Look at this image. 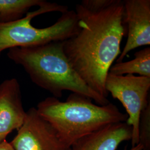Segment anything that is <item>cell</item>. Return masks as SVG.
I'll list each match as a JSON object with an SVG mask.
<instances>
[{"label": "cell", "instance_id": "1", "mask_svg": "<svg viewBox=\"0 0 150 150\" xmlns=\"http://www.w3.org/2000/svg\"><path fill=\"white\" fill-rule=\"evenodd\" d=\"M75 11L78 30L63 41L64 51L86 85L107 98L106 77L121 53V42L126 33L123 1L83 0Z\"/></svg>", "mask_w": 150, "mask_h": 150}, {"label": "cell", "instance_id": "2", "mask_svg": "<svg viewBox=\"0 0 150 150\" xmlns=\"http://www.w3.org/2000/svg\"><path fill=\"white\" fill-rule=\"evenodd\" d=\"M7 56L23 68L33 83L57 98L63 91H69L87 97L98 105L110 103L87 86L73 69L64 51L63 41L10 48Z\"/></svg>", "mask_w": 150, "mask_h": 150}, {"label": "cell", "instance_id": "3", "mask_svg": "<svg viewBox=\"0 0 150 150\" xmlns=\"http://www.w3.org/2000/svg\"><path fill=\"white\" fill-rule=\"evenodd\" d=\"M91 98L72 93L65 101L48 97L38 103V114L47 121L60 139L71 147L87 135L113 123L126 122L128 116L111 103L98 105Z\"/></svg>", "mask_w": 150, "mask_h": 150}, {"label": "cell", "instance_id": "4", "mask_svg": "<svg viewBox=\"0 0 150 150\" xmlns=\"http://www.w3.org/2000/svg\"><path fill=\"white\" fill-rule=\"evenodd\" d=\"M77 30L75 11L48 2L18 20L0 23V56L10 48L64 41Z\"/></svg>", "mask_w": 150, "mask_h": 150}, {"label": "cell", "instance_id": "5", "mask_svg": "<svg viewBox=\"0 0 150 150\" xmlns=\"http://www.w3.org/2000/svg\"><path fill=\"white\" fill-rule=\"evenodd\" d=\"M105 89L125 107L128 116L126 123L132 129V147L137 145L139 143L141 113L150 103L148 95L150 78L134 75L117 76L108 72L105 81Z\"/></svg>", "mask_w": 150, "mask_h": 150}, {"label": "cell", "instance_id": "6", "mask_svg": "<svg viewBox=\"0 0 150 150\" xmlns=\"http://www.w3.org/2000/svg\"><path fill=\"white\" fill-rule=\"evenodd\" d=\"M17 131L10 142L15 150H71L35 107L26 112L24 122Z\"/></svg>", "mask_w": 150, "mask_h": 150}, {"label": "cell", "instance_id": "7", "mask_svg": "<svg viewBox=\"0 0 150 150\" xmlns=\"http://www.w3.org/2000/svg\"><path fill=\"white\" fill-rule=\"evenodd\" d=\"M123 22L127 40L116 63L122 62L132 50L150 45V0L123 1Z\"/></svg>", "mask_w": 150, "mask_h": 150}, {"label": "cell", "instance_id": "8", "mask_svg": "<svg viewBox=\"0 0 150 150\" xmlns=\"http://www.w3.org/2000/svg\"><path fill=\"white\" fill-rule=\"evenodd\" d=\"M26 116L22 101L20 85L15 78L0 83V142L13 130H18Z\"/></svg>", "mask_w": 150, "mask_h": 150}, {"label": "cell", "instance_id": "9", "mask_svg": "<svg viewBox=\"0 0 150 150\" xmlns=\"http://www.w3.org/2000/svg\"><path fill=\"white\" fill-rule=\"evenodd\" d=\"M132 129L126 122L113 123L87 135L71 146V150H116L132 139Z\"/></svg>", "mask_w": 150, "mask_h": 150}, {"label": "cell", "instance_id": "10", "mask_svg": "<svg viewBox=\"0 0 150 150\" xmlns=\"http://www.w3.org/2000/svg\"><path fill=\"white\" fill-rule=\"evenodd\" d=\"M134 56V59L131 61L112 65L108 72L117 76L137 74L139 76L150 78V47L137 51Z\"/></svg>", "mask_w": 150, "mask_h": 150}, {"label": "cell", "instance_id": "11", "mask_svg": "<svg viewBox=\"0 0 150 150\" xmlns=\"http://www.w3.org/2000/svg\"><path fill=\"white\" fill-rule=\"evenodd\" d=\"M47 3L44 0H0V23L15 21L33 6L41 7Z\"/></svg>", "mask_w": 150, "mask_h": 150}, {"label": "cell", "instance_id": "12", "mask_svg": "<svg viewBox=\"0 0 150 150\" xmlns=\"http://www.w3.org/2000/svg\"><path fill=\"white\" fill-rule=\"evenodd\" d=\"M139 143L150 150V103L142 111L139 122Z\"/></svg>", "mask_w": 150, "mask_h": 150}, {"label": "cell", "instance_id": "13", "mask_svg": "<svg viewBox=\"0 0 150 150\" xmlns=\"http://www.w3.org/2000/svg\"><path fill=\"white\" fill-rule=\"evenodd\" d=\"M0 150H15L11 145V143L8 142L6 139L0 142Z\"/></svg>", "mask_w": 150, "mask_h": 150}, {"label": "cell", "instance_id": "14", "mask_svg": "<svg viewBox=\"0 0 150 150\" xmlns=\"http://www.w3.org/2000/svg\"><path fill=\"white\" fill-rule=\"evenodd\" d=\"M124 150H146L145 148L142 146L140 145L139 144H138L137 145H135L134 146H132V148L129 150H127L126 147L125 149Z\"/></svg>", "mask_w": 150, "mask_h": 150}]
</instances>
